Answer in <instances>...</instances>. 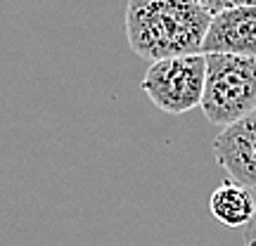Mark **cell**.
<instances>
[{
    "instance_id": "1",
    "label": "cell",
    "mask_w": 256,
    "mask_h": 246,
    "mask_svg": "<svg viewBox=\"0 0 256 246\" xmlns=\"http://www.w3.org/2000/svg\"><path fill=\"white\" fill-rule=\"evenodd\" d=\"M211 14L192 0H128L126 38L138 57L152 62L200 55Z\"/></svg>"
},
{
    "instance_id": "2",
    "label": "cell",
    "mask_w": 256,
    "mask_h": 246,
    "mask_svg": "<svg viewBox=\"0 0 256 246\" xmlns=\"http://www.w3.org/2000/svg\"><path fill=\"white\" fill-rule=\"evenodd\" d=\"M206 76L202 92V114L209 123L226 128L256 111V57L204 55Z\"/></svg>"
},
{
    "instance_id": "3",
    "label": "cell",
    "mask_w": 256,
    "mask_h": 246,
    "mask_svg": "<svg viewBox=\"0 0 256 246\" xmlns=\"http://www.w3.org/2000/svg\"><path fill=\"white\" fill-rule=\"evenodd\" d=\"M204 76H206V57L202 52L168 57L150 64L147 73L140 81V90L150 97L156 109L180 116L200 107Z\"/></svg>"
},
{
    "instance_id": "4",
    "label": "cell",
    "mask_w": 256,
    "mask_h": 246,
    "mask_svg": "<svg viewBox=\"0 0 256 246\" xmlns=\"http://www.w3.org/2000/svg\"><path fill=\"white\" fill-rule=\"evenodd\" d=\"M211 149L226 180L256 190V111L223 128Z\"/></svg>"
},
{
    "instance_id": "5",
    "label": "cell",
    "mask_w": 256,
    "mask_h": 246,
    "mask_svg": "<svg viewBox=\"0 0 256 246\" xmlns=\"http://www.w3.org/2000/svg\"><path fill=\"white\" fill-rule=\"evenodd\" d=\"M256 57V2L226 9L211 17L202 43V55Z\"/></svg>"
},
{
    "instance_id": "6",
    "label": "cell",
    "mask_w": 256,
    "mask_h": 246,
    "mask_svg": "<svg viewBox=\"0 0 256 246\" xmlns=\"http://www.w3.org/2000/svg\"><path fill=\"white\" fill-rule=\"evenodd\" d=\"M209 209L211 216L218 220L223 228H247L256 213V197L247 187L232 183V180H226L214 190L209 199Z\"/></svg>"
},
{
    "instance_id": "7",
    "label": "cell",
    "mask_w": 256,
    "mask_h": 246,
    "mask_svg": "<svg viewBox=\"0 0 256 246\" xmlns=\"http://www.w3.org/2000/svg\"><path fill=\"white\" fill-rule=\"evenodd\" d=\"M192 2H197L206 14L216 17V14L226 12V9L240 7V5H249V2H256V0H192Z\"/></svg>"
},
{
    "instance_id": "8",
    "label": "cell",
    "mask_w": 256,
    "mask_h": 246,
    "mask_svg": "<svg viewBox=\"0 0 256 246\" xmlns=\"http://www.w3.org/2000/svg\"><path fill=\"white\" fill-rule=\"evenodd\" d=\"M244 246H256V213L252 223L244 228Z\"/></svg>"
}]
</instances>
